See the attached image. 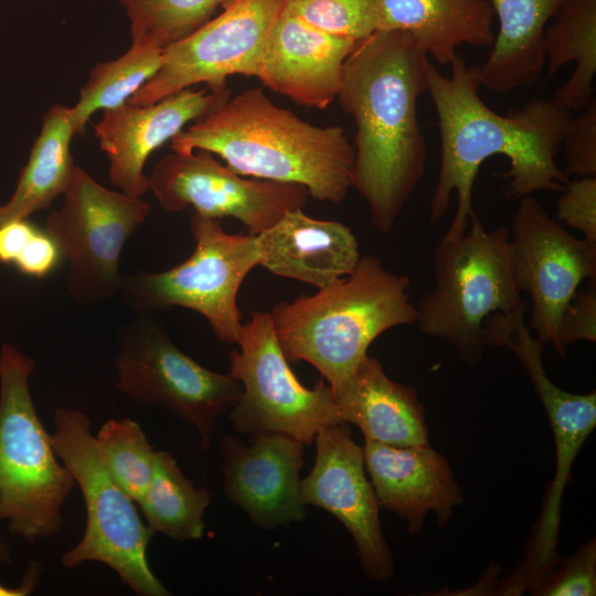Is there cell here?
<instances>
[{
    "mask_svg": "<svg viewBox=\"0 0 596 596\" xmlns=\"http://www.w3.org/2000/svg\"><path fill=\"white\" fill-rule=\"evenodd\" d=\"M255 236L258 265L317 288L350 275L361 257L359 242L349 226L311 217L302 207L286 212Z\"/></svg>",
    "mask_w": 596,
    "mask_h": 596,
    "instance_id": "cell-21",
    "label": "cell"
},
{
    "mask_svg": "<svg viewBox=\"0 0 596 596\" xmlns=\"http://www.w3.org/2000/svg\"><path fill=\"white\" fill-rule=\"evenodd\" d=\"M424 49L405 31L376 30L347 57L337 95L355 124L353 188L387 234L422 180L426 140L417 103L428 89Z\"/></svg>",
    "mask_w": 596,
    "mask_h": 596,
    "instance_id": "cell-2",
    "label": "cell"
},
{
    "mask_svg": "<svg viewBox=\"0 0 596 596\" xmlns=\"http://www.w3.org/2000/svg\"><path fill=\"white\" fill-rule=\"evenodd\" d=\"M61 257L51 236L38 228L13 265L26 276L42 278L56 268Z\"/></svg>",
    "mask_w": 596,
    "mask_h": 596,
    "instance_id": "cell-36",
    "label": "cell"
},
{
    "mask_svg": "<svg viewBox=\"0 0 596 596\" xmlns=\"http://www.w3.org/2000/svg\"><path fill=\"white\" fill-rule=\"evenodd\" d=\"M286 3L287 0H226L216 17L162 50L159 71L128 103L151 104L201 83L221 91L233 75L256 77L270 31Z\"/></svg>",
    "mask_w": 596,
    "mask_h": 596,
    "instance_id": "cell-12",
    "label": "cell"
},
{
    "mask_svg": "<svg viewBox=\"0 0 596 596\" xmlns=\"http://www.w3.org/2000/svg\"><path fill=\"white\" fill-rule=\"evenodd\" d=\"M211 492L195 487L168 451H157L151 480L137 505L146 524L156 533L173 540H199L203 536L205 509Z\"/></svg>",
    "mask_w": 596,
    "mask_h": 596,
    "instance_id": "cell-27",
    "label": "cell"
},
{
    "mask_svg": "<svg viewBox=\"0 0 596 596\" xmlns=\"http://www.w3.org/2000/svg\"><path fill=\"white\" fill-rule=\"evenodd\" d=\"M75 135L71 107L53 105L42 118L14 192L0 205V225L49 209L64 193L76 167L71 155Z\"/></svg>",
    "mask_w": 596,
    "mask_h": 596,
    "instance_id": "cell-25",
    "label": "cell"
},
{
    "mask_svg": "<svg viewBox=\"0 0 596 596\" xmlns=\"http://www.w3.org/2000/svg\"><path fill=\"white\" fill-rule=\"evenodd\" d=\"M539 596H594L596 594V544L592 540L554 566L528 588Z\"/></svg>",
    "mask_w": 596,
    "mask_h": 596,
    "instance_id": "cell-32",
    "label": "cell"
},
{
    "mask_svg": "<svg viewBox=\"0 0 596 596\" xmlns=\"http://www.w3.org/2000/svg\"><path fill=\"white\" fill-rule=\"evenodd\" d=\"M450 76L429 62L427 85L438 117L440 163L429 205L430 224L448 211L451 194L456 212L444 238L460 237L469 226L472 188L480 166L492 156H505L510 179L505 194L522 198L536 191L562 192L567 174L555 161L571 111L553 99H536L507 115L488 107L479 96L478 66L457 54Z\"/></svg>",
    "mask_w": 596,
    "mask_h": 596,
    "instance_id": "cell-1",
    "label": "cell"
},
{
    "mask_svg": "<svg viewBox=\"0 0 596 596\" xmlns=\"http://www.w3.org/2000/svg\"><path fill=\"white\" fill-rule=\"evenodd\" d=\"M498 20L480 86L498 94L533 85L544 67L543 32L562 0H487Z\"/></svg>",
    "mask_w": 596,
    "mask_h": 596,
    "instance_id": "cell-24",
    "label": "cell"
},
{
    "mask_svg": "<svg viewBox=\"0 0 596 596\" xmlns=\"http://www.w3.org/2000/svg\"><path fill=\"white\" fill-rule=\"evenodd\" d=\"M333 395L343 422L356 425L365 440L394 446L428 445L425 413L416 389L390 379L377 359L366 355Z\"/></svg>",
    "mask_w": 596,
    "mask_h": 596,
    "instance_id": "cell-22",
    "label": "cell"
},
{
    "mask_svg": "<svg viewBox=\"0 0 596 596\" xmlns=\"http://www.w3.org/2000/svg\"><path fill=\"white\" fill-rule=\"evenodd\" d=\"M433 267L435 286L417 304L415 324L445 339L473 365L485 351L486 319L528 309L511 273L509 230H486L473 211L460 237L440 240Z\"/></svg>",
    "mask_w": 596,
    "mask_h": 596,
    "instance_id": "cell-6",
    "label": "cell"
},
{
    "mask_svg": "<svg viewBox=\"0 0 596 596\" xmlns=\"http://www.w3.org/2000/svg\"><path fill=\"white\" fill-rule=\"evenodd\" d=\"M558 198L557 220L596 243V177L568 181Z\"/></svg>",
    "mask_w": 596,
    "mask_h": 596,
    "instance_id": "cell-34",
    "label": "cell"
},
{
    "mask_svg": "<svg viewBox=\"0 0 596 596\" xmlns=\"http://www.w3.org/2000/svg\"><path fill=\"white\" fill-rule=\"evenodd\" d=\"M224 492L251 520L264 529L301 521L300 496L304 444L283 433L252 436L243 445L233 436L221 441Z\"/></svg>",
    "mask_w": 596,
    "mask_h": 596,
    "instance_id": "cell-18",
    "label": "cell"
},
{
    "mask_svg": "<svg viewBox=\"0 0 596 596\" xmlns=\"http://www.w3.org/2000/svg\"><path fill=\"white\" fill-rule=\"evenodd\" d=\"M315 441V465L300 481L304 504L333 514L352 535L365 574L377 583L389 579L393 558L382 533L380 503L365 476L363 448L347 424L321 428Z\"/></svg>",
    "mask_w": 596,
    "mask_h": 596,
    "instance_id": "cell-16",
    "label": "cell"
},
{
    "mask_svg": "<svg viewBox=\"0 0 596 596\" xmlns=\"http://www.w3.org/2000/svg\"><path fill=\"white\" fill-rule=\"evenodd\" d=\"M509 256L518 290L531 299L529 329L561 354L562 315L581 284L596 279V243L573 236L525 195L511 222Z\"/></svg>",
    "mask_w": 596,
    "mask_h": 596,
    "instance_id": "cell-13",
    "label": "cell"
},
{
    "mask_svg": "<svg viewBox=\"0 0 596 596\" xmlns=\"http://www.w3.org/2000/svg\"><path fill=\"white\" fill-rule=\"evenodd\" d=\"M356 42L322 32L285 7L270 31L256 77L298 105L324 109L337 99L344 62Z\"/></svg>",
    "mask_w": 596,
    "mask_h": 596,
    "instance_id": "cell-19",
    "label": "cell"
},
{
    "mask_svg": "<svg viewBox=\"0 0 596 596\" xmlns=\"http://www.w3.org/2000/svg\"><path fill=\"white\" fill-rule=\"evenodd\" d=\"M237 345L230 354V373L242 386L231 409L235 430L251 437L283 433L310 445L321 428L345 424L328 383L320 380L308 389L295 376L270 312H253Z\"/></svg>",
    "mask_w": 596,
    "mask_h": 596,
    "instance_id": "cell-11",
    "label": "cell"
},
{
    "mask_svg": "<svg viewBox=\"0 0 596 596\" xmlns=\"http://www.w3.org/2000/svg\"><path fill=\"white\" fill-rule=\"evenodd\" d=\"M38 227L26 219L0 225V263L14 264Z\"/></svg>",
    "mask_w": 596,
    "mask_h": 596,
    "instance_id": "cell-37",
    "label": "cell"
},
{
    "mask_svg": "<svg viewBox=\"0 0 596 596\" xmlns=\"http://www.w3.org/2000/svg\"><path fill=\"white\" fill-rule=\"evenodd\" d=\"M226 0H119L130 21L131 42L164 49L207 22Z\"/></svg>",
    "mask_w": 596,
    "mask_h": 596,
    "instance_id": "cell-30",
    "label": "cell"
},
{
    "mask_svg": "<svg viewBox=\"0 0 596 596\" xmlns=\"http://www.w3.org/2000/svg\"><path fill=\"white\" fill-rule=\"evenodd\" d=\"M494 20L487 0H377L376 30L411 33L443 66L461 44L491 46Z\"/></svg>",
    "mask_w": 596,
    "mask_h": 596,
    "instance_id": "cell-23",
    "label": "cell"
},
{
    "mask_svg": "<svg viewBox=\"0 0 596 596\" xmlns=\"http://www.w3.org/2000/svg\"><path fill=\"white\" fill-rule=\"evenodd\" d=\"M231 97L228 87L212 91L190 87L146 105L126 103L103 110L94 124L100 149L108 158V177L119 191L141 198L149 191L143 167L149 156L183 128Z\"/></svg>",
    "mask_w": 596,
    "mask_h": 596,
    "instance_id": "cell-17",
    "label": "cell"
},
{
    "mask_svg": "<svg viewBox=\"0 0 596 596\" xmlns=\"http://www.w3.org/2000/svg\"><path fill=\"white\" fill-rule=\"evenodd\" d=\"M41 571V564L36 562L30 563L19 585L9 586L0 583V596H26L31 594L40 581Z\"/></svg>",
    "mask_w": 596,
    "mask_h": 596,
    "instance_id": "cell-38",
    "label": "cell"
},
{
    "mask_svg": "<svg viewBox=\"0 0 596 596\" xmlns=\"http://www.w3.org/2000/svg\"><path fill=\"white\" fill-rule=\"evenodd\" d=\"M162 50L148 42H131L119 57L99 63L79 91L71 107L76 135L82 136L92 115L97 110L116 108L129 99L159 71Z\"/></svg>",
    "mask_w": 596,
    "mask_h": 596,
    "instance_id": "cell-28",
    "label": "cell"
},
{
    "mask_svg": "<svg viewBox=\"0 0 596 596\" xmlns=\"http://www.w3.org/2000/svg\"><path fill=\"white\" fill-rule=\"evenodd\" d=\"M51 439L81 489L86 509L84 534L63 554L62 565L73 568L85 562H99L136 595H170L148 562V545L155 532L142 521L136 502L106 469L88 416L78 409L56 408Z\"/></svg>",
    "mask_w": 596,
    "mask_h": 596,
    "instance_id": "cell-7",
    "label": "cell"
},
{
    "mask_svg": "<svg viewBox=\"0 0 596 596\" xmlns=\"http://www.w3.org/2000/svg\"><path fill=\"white\" fill-rule=\"evenodd\" d=\"M190 230L193 253L162 272L123 275L118 294L136 312L181 307L200 313L223 343L238 344L242 315L237 294L248 273L258 265L253 234L226 233L220 220L193 213Z\"/></svg>",
    "mask_w": 596,
    "mask_h": 596,
    "instance_id": "cell-8",
    "label": "cell"
},
{
    "mask_svg": "<svg viewBox=\"0 0 596 596\" xmlns=\"http://www.w3.org/2000/svg\"><path fill=\"white\" fill-rule=\"evenodd\" d=\"M364 465L380 505L407 522L411 534L422 531L424 519L435 512L445 525L461 491L444 456L429 445L394 446L365 440Z\"/></svg>",
    "mask_w": 596,
    "mask_h": 596,
    "instance_id": "cell-20",
    "label": "cell"
},
{
    "mask_svg": "<svg viewBox=\"0 0 596 596\" xmlns=\"http://www.w3.org/2000/svg\"><path fill=\"white\" fill-rule=\"evenodd\" d=\"M148 178L149 190L166 211L191 206L204 216L234 217L253 235L274 225L286 212L304 207L309 196L301 184L246 179L202 149L166 155Z\"/></svg>",
    "mask_w": 596,
    "mask_h": 596,
    "instance_id": "cell-14",
    "label": "cell"
},
{
    "mask_svg": "<svg viewBox=\"0 0 596 596\" xmlns=\"http://www.w3.org/2000/svg\"><path fill=\"white\" fill-rule=\"evenodd\" d=\"M586 340L596 341V279H587L566 306L558 330L561 355L568 345Z\"/></svg>",
    "mask_w": 596,
    "mask_h": 596,
    "instance_id": "cell-35",
    "label": "cell"
},
{
    "mask_svg": "<svg viewBox=\"0 0 596 596\" xmlns=\"http://www.w3.org/2000/svg\"><path fill=\"white\" fill-rule=\"evenodd\" d=\"M409 286L407 276L389 270L379 257L361 255L350 275L273 307L278 343L289 362L310 363L334 392L379 336L415 324Z\"/></svg>",
    "mask_w": 596,
    "mask_h": 596,
    "instance_id": "cell-4",
    "label": "cell"
},
{
    "mask_svg": "<svg viewBox=\"0 0 596 596\" xmlns=\"http://www.w3.org/2000/svg\"><path fill=\"white\" fill-rule=\"evenodd\" d=\"M543 32L546 79L565 64L576 67L553 100L567 110H582L593 98L596 73V0H562Z\"/></svg>",
    "mask_w": 596,
    "mask_h": 596,
    "instance_id": "cell-26",
    "label": "cell"
},
{
    "mask_svg": "<svg viewBox=\"0 0 596 596\" xmlns=\"http://www.w3.org/2000/svg\"><path fill=\"white\" fill-rule=\"evenodd\" d=\"M34 359L11 343L0 349V522L26 542L63 525L62 507L75 480L40 421L29 381Z\"/></svg>",
    "mask_w": 596,
    "mask_h": 596,
    "instance_id": "cell-5",
    "label": "cell"
},
{
    "mask_svg": "<svg viewBox=\"0 0 596 596\" xmlns=\"http://www.w3.org/2000/svg\"><path fill=\"white\" fill-rule=\"evenodd\" d=\"M95 443L110 476L138 503L151 480L157 453L139 423L109 419L95 435Z\"/></svg>",
    "mask_w": 596,
    "mask_h": 596,
    "instance_id": "cell-29",
    "label": "cell"
},
{
    "mask_svg": "<svg viewBox=\"0 0 596 596\" xmlns=\"http://www.w3.org/2000/svg\"><path fill=\"white\" fill-rule=\"evenodd\" d=\"M61 206L45 232L68 263L66 290L78 305L92 307L118 295L123 248L149 213L141 198L109 190L76 166Z\"/></svg>",
    "mask_w": 596,
    "mask_h": 596,
    "instance_id": "cell-10",
    "label": "cell"
},
{
    "mask_svg": "<svg viewBox=\"0 0 596 596\" xmlns=\"http://www.w3.org/2000/svg\"><path fill=\"white\" fill-rule=\"evenodd\" d=\"M286 9L322 32L355 41L377 26V0H287Z\"/></svg>",
    "mask_w": 596,
    "mask_h": 596,
    "instance_id": "cell-31",
    "label": "cell"
},
{
    "mask_svg": "<svg viewBox=\"0 0 596 596\" xmlns=\"http://www.w3.org/2000/svg\"><path fill=\"white\" fill-rule=\"evenodd\" d=\"M0 564H13V556L8 543L0 536Z\"/></svg>",
    "mask_w": 596,
    "mask_h": 596,
    "instance_id": "cell-39",
    "label": "cell"
},
{
    "mask_svg": "<svg viewBox=\"0 0 596 596\" xmlns=\"http://www.w3.org/2000/svg\"><path fill=\"white\" fill-rule=\"evenodd\" d=\"M566 174L596 177V100H592L576 117H571L562 139Z\"/></svg>",
    "mask_w": 596,
    "mask_h": 596,
    "instance_id": "cell-33",
    "label": "cell"
},
{
    "mask_svg": "<svg viewBox=\"0 0 596 596\" xmlns=\"http://www.w3.org/2000/svg\"><path fill=\"white\" fill-rule=\"evenodd\" d=\"M115 365L120 393L140 405L170 409L194 425L204 451L215 422L242 393L231 373L213 372L183 353L152 312H136L119 329Z\"/></svg>",
    "mask_w": 596,
    "mask_h": 596,
    "instance_id": "cell-9",
    "label": "cell"
},
{
    "mask_svg": "<svg viewBox=\"0 0 596 596\" xmlns=\"http://www.w3.org/2000/svg\"><path fill=\"white\" fill-rule=\"evenodd\" d=\"M502 347L509 348L525 368L551 423L556 453L554 479L547 490L528 556L509 581L514 590L522 593L560 558L556 546L562 498L572 465L596 426V393L572 394L555 385L542 363L543 344L523 320L504 332Z\"/></svg>",
    "mask_w": 596,
    "mask_h": 596,
    "instance_id": "cell-15",
    "label": "cell"
},
{
    "mask_svg": "<svg viewBox=\"0 0 596 596\" xmlns=\"http://www.w3.org/2000/svg\"><path fill=\"white\" fill-rule=\"evenodd\" d=\"M171 150L221 157L241 175L304 185L322 202L341 203L353 187L355 152L340 126H315L246 89L171 140Z\"/></svg>",
    "mask_w": 596,
    "mask_h": 596,
    "instance_id": "cell-3",
    "label": "cell"
}]
</instances>
